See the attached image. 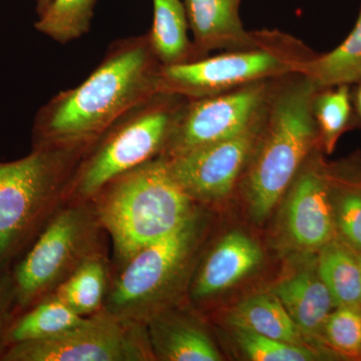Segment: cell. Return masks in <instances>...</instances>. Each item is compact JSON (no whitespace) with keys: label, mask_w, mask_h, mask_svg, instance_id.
<instances>
[{"label":"cell","mask_w":361,"mask_h":361,"mask_svg":"<svg viewBox=\"0 0 361 361\" xmlns=\"http://www.w3.org/2000/svg\"><path fill=\"white\" fill-rule=\"evenodd\" d=\"M92 144L39 147L20 160L0 161V271L9 268L63 205Z\"/></svg>","instance_id":"4"},{"label":"cell","mask_w":361,"mask_h":361,"mask_svg":"<svg viewBox=\"0 0 361 361\" xmlns=\"http://www.w3.org/2000/svg\"><path fill=\"white\" fill-rule=\"evenodd\" d=\"M316 269L336 306L361 305V268L357 252L334 238L320 249Z\"/></svg>","instance_id":"22"},{"label":"cell","mask_w":361,"mask_h":361,"mask_svg":"<svg viewBox=\"0 0 361 361\" xmlns=\"http://www.w3.org/2000/svg\"><path fill=\"white\" fill-rule=\"evenodd\" d=\"M316 54L293 35L262 30L260 39L253 47L222 51L184 65L161 66L159 87L160 92L188 99L214 96L300 73Z\"/></svg>","instance_id":"6"},{"label":"cell","mask_w":361,"mask_h":361,"mask_svg":"<svg viewBox=\"0 0 361 361\" xmlns=\"http://www.w3.org/2000/svg\"><path fill=\"white\" fill-rule=\"evenodd\" d=\"M154 360L144 322L102 310L82 324L52 338L20 342L6 348L0 361Z\"/></svg>","instance_id":"9"},{"label":"cell","mask_w":361,"mask_h":361,"mask_svg":"<svg viewBox=\"0 0 361 361\" xmlns=\"http://www.w3.org/2000/svg\"><path fill=\"white\" fill-rule=\"evenodd\" d=\"M277 297L303 334L320 336L334 308V298L318 275L317 269L301 271L273 287Z\"/></svg>","instance_id":"16"},{"label":"cell","mask_w":361,"mask_h":361,"mask_svg":"<svg viewBox=\"0 0 361 361\" xmlns=\"http://www.w3.org/2000/svg\"><path fill=\"white\" fill-rule=\"evenodd\" d=\"M329 183L336 234L361 253V157L329 166Z\"/></svg>","instance_id":"18"},{"label":"cell","mask_w":361,"mask_h":361,"mask_svg":"<svg viewBox=\"0 0 361 361\" xmlns=\"http://www.w3.org/2000/svg\"><path fill=\"white\" fill-rule=\"evenodd\" d=\"M266 110L267 106L255 122L238 135L166 158L173 177L192 200L210 203L231 193L250 163Z\"/></svg>","instance_id":"11"},{"label":"cell","mask_w":361,"mask_h":361,"mask_svg":"<svg viewBox=\"0 0 361 361\" xmlns=\"http://www.w3.org/2000/svg\"><path fill=\"white\" fill-rule=\"evenodd\" d=\"M262 252L247 235H226L197 271L190 294L196 301L216 295L243 279L261 263Z\"/></svg>","instance_id":"15"},{"label":"cell","mask_w":361,"mask_h":361,"mask_svg":"<svg viewBox=\"0 0 361 361\" xmlns=\"http://www.w3.org/2000/svg\"><path fill=\"white\" fill-rule=\"evenodd\" d=\"M201 232L196 212L172 234L137 251L113 274L104 310L144 322L170 306L189 271Z\"/></svg>","instance_id":"8"},{"label":"cell","mask_w":361,"mask_h":361,"mask_svg":"<svg viewBox=\"0 0 361 361\" xmlns=\"http://www.w3.org/2000/svg\"><path fill=\"white\" fill-rule=\"evenodd\" d=\"M317 89L301 73L275 82L262 130L242 179L256 220L269 215L308 157L322 149L312 115V99Z\"/></svg>","instance_id":"2"},{"label":"cell","mask_w":361,"mask_h":361,"mask_svg":"<svg viewBox=\"0 0 361 361\" xmlns=\"http://www.w3.org/2000/svg\"><path fill=\"white\" fill-rule=\"evenodd\" d=\"M229 322L234 327L260 336L304 345L302 330L272 293L253 296L240 303L233 310Z\"/></svg>","instance_id":"21"},{"label":"cell","mask_w":361,"mask_h":361,"mask_svg":"<svg viewBox=\"0 0 361 361\" xmlns=\"http://www.w3.org/2000/svg\"><path fill=\"white\" fill-rule=\"evenodd\" d=\"M51 0H37L35 11H37V16H42L44 13L45 9L47 8V6L51 4Z\"/></svg>","instance_id":"30"},{"label":"cell","mask_w":361,"mask_h":361,"mask_svg":"<svg viewBox=\"0 0 361 361\" xmlns=\"http://www.w3.org/2000/svg\"><path fill=\"white\" fill-rule=\"evenodd\" d=\"M193 33L197 59L214 51H228L253 47L261 30L248 32L240 18L242 0H182ZM196 59V61H197Z\"/></svg>","instance_id":"13"},{"label":"cell","mask_w":361,"mask_h":361,"mask_svg":"<svg viewBox=\"0 0 361 361\" xmlns=\"http://www.w3.org/2000/svg\"><path fill=\"white\" fill-rule=\"evenodd\" d=\"M358 255V260H360V264L361 268V253H357Z\"/></svg>","instance_id":"31"},{"label":"cell","mask_w":361,"mask_h":361,"mask_svg":"<svg viewBox=\"0 0 361 361\" xmlns=\"http://www.w3.org/2000/svg\"><path fill=\"white\" fill-rule=\"evenodd\" d=\"M277 80L187 99L161 156L173 158L243 132L265 111Z\"/></svg>","instance_id":"10"},{"label":"cell","mask_w":361,"mask_h":361,"mask_svg":"<svg viewBox=\"0 0 361 361\" xmlns=\"http://www.w3.org/2000/svg\"><path fill=\"white\" fill-rule=\"evenodd\" d=\"M16 295L11 268L0 271V360L7 348V332L16 318Z\"/></svg>","instance_id":"28"},{"label":"cell","mask_w":361,"mask_h":361,"mask_svg":"<svg viewBox=\"0 0 361 361\" xmlns=\"http://www.w3.org/2000/svg\"><path fill=\"white\" fill-rule=\"evenodd\" d=\"M351 102L355 111L356 129L361 130V80L351 85Z\"/></svg>","instance_id":"29"},{"label":"cell","mask_w":361,"mask_h":361,"mask_svg":"<svg viewBox=\"0 0 361 361\" xmlns=\"http://www.w3.org/2000/svg\"><path fill=\"white\" fill-rule=\"evenodd\" d=\"M144 323L154 360H222L203 327L189 316L171 311L170 306L149 315Z\"/></svg>","instance_id":"14"},{"label":"cell","mask_w":361,"mask_h":361,"mask_svg":"<svg viewBox=\"0 0 361 361\" xmlns=\"http://www.w3.org/2000/svg\"><path fill=\"white\" fill-rule=\"evenodd\" d=\"M111 277L106 251L97 252L85 259L52 293L78 315L87 317L104 310Z\"/></svg>","instance_id":"19"},{"label":"cell","mask_w":361,"mask_h":361,"mask_svg":"<svg viewBox=\"0 0 361 361\" xmlns=\"http://www.w3.org/2000/svg\"><path fill=\"white\" fill-rule=\"evenodd\" d=\"M85 319L87 317L78 315L56 294H49L14 318L7 332V348L20 342L61 336Z\"/></svg>","instance_id":"20"},{"label":"cell","mask_w":361,"mask_h":361,"mask_svg":"<svg viewBox=\"0 0 361 361\" xmlns=\"http://www.w3.org/2000/svg\"><path fill=\"white\" fill-rule=\"evenodd\" d=\"M316 149L290 185L286 225L296 245L320 250L336 237L330 194L329 166Z\"/></svg>","instance_id":"12"},{"label":"cell","mask_w":361,"mask_h":361,"mask_svg":"<svg viewBox=\"0 0 361 361\" xmlns=\"http://www.w3.org/2000/svg\"><path fill=\"white\" fill-rule=\"evenodd\" d=\"M186 101L160 92L120 116L85 151L65 202H90L111 180L163 155Z\"/></svg>","instance_id":"5"},{"label":"cell","mask_w":361,"mask_h":361,"mask_svg":"<svg viewBox=\"0 0 361 361\" xmlns=\"http://www.w3.org/2000/svg\"><path fill=\"white\" fill-rule=\"evenodd\" d=\"M104 231L90 202H63L11 269L16 316L56 290L85 259L104 250Z\"/></svg>","instance_id":"7"},{"label":"cell","mask_w":361,"mask_h":361,"mask_svg":"<svg viewBox=\"0 0 361 361\" xmlns=\"http://www.w3.org/2000/svg\"><path fill=\"white\" fill-rule=\"evenodd\" d=\"M320 336L339 355L361 360V305L336 306Z\"/></svg>","instance_id":"26"},{"label":"cell","mask_w":361,"mask_h":361,"mask_svg":"<svg viewBox=\"0 0 361 361\" xmlns=\"http://www.w3.org/2000/svg\"><path fill=\"white\" fill-rule=\"evenodd\" d=\"M153 25L148 35L159 63L163 66H173L196 61L182 0H153Z\"/></svg>","instance_id":"17"},{"label":"cell","mask_w":361,"mask_h":361,"mask_svg":"<svg viewBox=\"0 0 361 361\" xmlns=\"http://www.w3.org/2000/svg\"><path fill=\"white\" fill-rule=\"evenodd\" d=\"M90 202L113 241L116 267L197 212L163 156L111 180Z\"/></svg>","instance_id":"3"},{"label":"cell","mask_w":361,"mask_h":361,"mask_svg":"<svg viewBox=\"0 0 361 361\" xmlns=\"http://www.w3.org/2000/svg\"><path fill=\"white\" fill-rule=\"evenodd\" d=\"M161 68L148 32L111 42L87 80L37 111L32 148L92 144L123 114L160 92Z\"/></svg>","instance_id":"1"},{"label":"cell","mask_w":361,"mask_h":361,"mask_svg":"<svg viewBox=\"0 0 361 361\" xmlns=\"http://www.w3.org/2000/svg\"><path fill=\"white\" fill-rule=\"evenodd\" d=\"M351 85L318 87L312 99V115L320 148L330 155L348 130L356 129Z\"/></svg>","instance_id":"24"},{"label":"cell","mask_w":361,"mask_h":361,"mask_svg":"<svg viewBox=\"0 0 361 361\" xmlns=\"http://www.w3.org/2000/svg\"><path fill=\"white\" fill-rule=\"evenodd\" d=\"M300 73L318 87L353 85L361 80V11L346 39L326 54H316Z\"/></svg>","instance_id":"23"},{"label":"cell","mask_w":361,"mask_h":361,"mask_svg":"<svg viewBox=\"0 0 361 361\" xmlns=\"http://www.w3.org/2000/svg\"><path fill=\"white\" fill-rule=\"evenodd\" d=\"M234 329L237 343L251 360L310 361L318 356L315 351L304 345L276 341L241 327Z\"/></svg>","instance_id":"27"},{"label":"cell","mask_w":361,"mask_h":361,"mask_svg":"<svg viewBox=\"0 0 361 361\" xmlns=\"http://www.w3.org/2000/svg\"><path fill=\"white\" fill-rule=\"evenodd\" d=\"M97 0H51L35 23L37 32L61 44L75 42L90 32Z\"/></svg>","instance_id":"25"}]
</instances>
